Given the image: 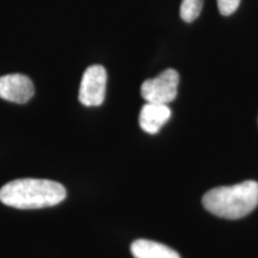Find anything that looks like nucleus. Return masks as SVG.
Here are the masks:
<instances>
[{"label":"nucleus","mask_w":258,"mask_h":258,"mask_svg":"<svg viewBox=\"0 0 258 258\" xmlns=\"http://www.w3.org/2000/svg\"><path fill=\"white\" fill-rule=\"evenodd\" d=\"M66 199V189L49 179H16L0 189V201L18 209H40L53 207Z\"/></svg>","instance_id":"f257e3e1"},{"label":"nucleus","mask_w":258,"mask_h":258,"mask_svg":"<svg viewBox=\"0 0 258 258\" xmlns=\"http://www.w3.org/2000/svg\"><path fill=\"white\" fill-rule=\"evenodd\" d=\"M202 203L215 217L230 220L241 219L258 206V183L245 180L231 186L214 188L205 194Z\"/></svg>","instance_id":"f03ea898"},{"label":"nucleus","mask_w":258,"mask_h":258,"mask_svg":"<svg viewBox=\"0 0 258 258\" xmlns=\"http://www.w3.org/2000/svg\"><path fill=\"white\" fill-rule=\"evenodd\" d=\"M179 74L169 69L161 72L156 78L148 79L141 85V96L148 103L169 104L175 101L178 92Z\"/></svg>","instance_id":"7ed1b4c3"},{"label":"nucleus","mask_w":258,"mask_h":258,"mask_svg":"<svg viewBox=\"0 0 258 258\" xmlns=\"http://www.w3.org/2000/svg\"><path fill=\"white\" fill-rule=\"evenodd\" d=\"M106 71L101 64H92L83 74L79 102L85 106H98L104 102Z\"/></svg>","instance_id":"20e7f679"},{"label":"nucleus","mask_w":258,"mask_h":258,"mask_svg":"<svg viewBox=\"0 0 258 258\" xmlns=\"http://www.w3.org/2000/svg\"><path fill=\"white\" fill-rule=\"evenodd\" d=\"M35 93L34 84L24 74H6L0 77V98L5 101L24 104Z\"/></svg>","instance_id":"39448f33"},{"label":"nucleus","mask_w":258,"mask_h":258,"mask_svg":"<svg viewBox=\"0 0 258 258\" xmlns=\"http://www.w3.org/2000/svg\"><path fill=\"white\" fill-rule=\"evenodd\" d=\"M171 109L167 104L146 102L141 108L139 123L144 132L148 134H157L160 128L170 120Z\"/></svg>","instance_id":"423d86ee"},{"label":"nucleus","mask_w":258,"mask_h":258,"mask_svg":"<svg viewBox=\"0 0 258 258\" xmlns=\"http://www.w3.org/2000/svg\"><path fill=\"white\" fill-rule=\"evenodd\" d=\"M134 258H180L177 251L153 240L138 239L131 246Z\"/></svg>","instance_id":"0eeeda50"},{"label":"nucleus","mask_w":258,"mask_h":258,"mask_svg":"<svg viewBox=\"0 0 258 258\" xmlns=\"http://www.w3.org/2000/svg\"><path fill=\"white\" fill-rule=\"evenodd\" d=\"M202 6L203 0H182L179 11L180 18L186 23H191L201 14Z\"/></svg>","instance_id":"6e6552de"},{"label":"nucleus","mask_w":258,"mask_h":258,"mask_svg":"<svg viewBox=\"0 0 258 258\" xmlns=\"http://www.w3.org/2000/svg\"><path fill=\"white\" fill-rule=\"evenodd\" d=\"M240 4V0H218L219 11L222 16H230L234 14Z\"/></svg>","instance_id":"1a4fd4ad"}]
</instances>
